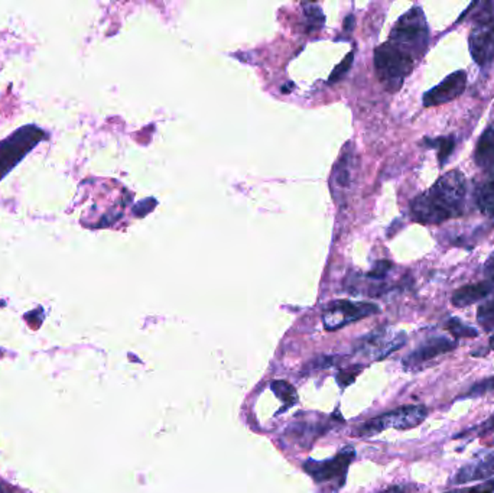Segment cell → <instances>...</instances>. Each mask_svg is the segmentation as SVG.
<instances>
[{
  "label": "cell",
  "instance_id": "6da1fadb",
  "mask_svg": "<svg viewBox=\"0 0 494 493\" xmlns=\"http://www.w3.org/2000/svg\"><path fill=\"white\" fill-rule=\"evenodd\" d=\"M466 194L464 175L458 171H450L412 202V217L422 224H438L458 217L464 212Z\"/></svg>",
  "mask_w": 494,
  "mask_h": 493
},
{
  "label": "cell",
  "instance_id": "7a4b0ae2",
  "mask_svg": "<svg viewBox=\"0 0 494 493\" xmlns=\"http://www.w3.org/2000/svg\"><path fill=\"white\" fill-rule=\"evenodd\" d=\"M389 42L399 46L414 60L422 58L429 42V28L421 8H412L393 26Z\"/></svg>",
  "mask_w": 494,
  "mask_h": 493
},
{
  "label": "cell",
  "instance_id": "3957f363",
  "mask_svg": "<svg viewBox=\"0 0 494 493\" xmlns=\"http://www.w3.org/2000/svg\"><path fill=\"white\" fill-rule=\"evenodd\" d=\"M416 60L391 42L382 43L374 51V67L380 81L390 91L402 87L405 78L412 73Z\"/></svg>",
  "mask_w": 494,
  "mask_h": 493
},
{
  "label": "cell",
  "instance_id": "277c9868",
  "mask_svg": "<svg viewBox=\"0 0 494 493\" xmlns=\"http://www.w3.org/2000/svg\"><path fill=\"white\" fill-rule=\"evenodd\" d=\"M428 417V410L424 405H404L401 408L369 420L359 428L360 437H372L384 430L394 428L399 431L418 427Z\"/></svg>",
  "mask_w": 494,
  "mask_h": 493
},
{
  "label": "cell",
  "instance_id": "5b68a950",
  "mask_svg": "<svg viewBox=\"0 0 494 493\" xmlns=\"http://www.w3.org/2000/svg\"><path fill=\"white\" fill-rule=\"evenodd\" d=\"M42 136L43 132L38 130L35 126H26L0 143V180L29 150H32Z\"/></svg>",
  "mask_w": 494,
  "mask_h": 493
},
{
  "label": "cell",
  "instance_id": "8992f818",
  "mask_svg": "<svg viewBox=\"0 0 494 493\" xmlns=\"http://www.w3.org/2000/svg\"><path fill=\"white\" fill-rule=\"evenodd\" d=\"M379 313V307L370 303H353V301H337L331 304L324 316V327L330 331L338 330L350 323L359 321L362 318H366L369 316H373Z\"/></svg>",
  "mask_w": 494,
  "mask_h": 493
},
{
  "label": "cell",
  "instance_id": "52a82bcc",
  "mask_svg": "<svg viewBox=\"0 0 494 493\" xmlns=\"http://www.w3.org/2000/svg\"><path fill=\"white\" fill-rule=\"evenodd\" d=\"M354 459V450L352 447L342 449L334 459L325 462L308 460L304 465V470L318 483L337 482L340 486L344 483L349 466Z\"/></svg>",
  "mask_w": 494,
  "mask_h": 493
},
{
  "label": "cell",
  "instance_id": "ba28073f",
  "mask_svg": "<svg viewBox=\"0 0 494 493\" xmlns=\"http://www.w3.org/2000/svg\"><path fill=\"white\" fill-rule=\"evenodd\" d=\"M406 341L405 333H390L387 330L369 334L359 348V352L373 360H382L391 352L401 349Z\"/></svg>",
  "mask_w": 494,
  "mask_h": 493
},
{
  "label": "cell",
  "instance_id": "9c48e42d",
  "mask_svg": "<svg viewBox=\"0 0 494 493\" xmlns=\"http://www.w3.org/2000/svg\"><path fill=\"white\" fill-rule=\"evenodd\" d=\"M457 348V341L451 340L448 337L443 336H438V337H432L428 338L426 341H424L422 344L412 351L405 359H404V366L409 370H414L419 366H422L424 363L431 362L432 359L446 355L453 352Z\"/></svg>",
  "mask_w": 494,
  "mask_h": 493
},
{
  "label": "cell",
  "instance_id": "30bf717a",
  "mask_svg": "<svg viewBox=\"0 0 494 493\" xmlns=\"http://www.w3.org/2000/svg\"><path fill=\"white\" fill-rule=\"evenodd\" d=\"M466 87H467V74L466 71L458 70L450 74L441 84H438L436 87L425 93L424 106L432 108V106H441L448 102H453L464 93Z\"/></svg>",
  "mask_w": 494,
  "mask_h": 493
},
{
  "label": "cell",
  "instance_id": "8fae6325",
  "mask_svg": "<svg viewBox=\"0 0 494 493\" xmlns=\"http://www.w3.org/2000/svg\"><path fill=\"white\" fill-rule=\"evenodd\" d=\"M470 53L481 67L494 61V21L474 28L470 35Z\"/></svg>",
  "mask_w": 494,
  "mask_h": 493
},
{
  "label": "cell",
  "instance_id": "7c38bea8",
  "mask_svg": "<svg viewBox=\"0 0 494 493\" xmlns=\"http://www.w3.org/2000/svg\"><path fill=\"white\" fill-rule=\"evenodd\" d=\"M494 289V281L493 279H484L477 284L466 285L458 288L453 295V304L456 307H468L477 301L484 300L485 297L493 292Z\"/></svg>",
  "mask_w": 494,
  "mask_h": 493
},
{
  "label": "cell",
  "instance_id": "4fadbf2b",
  "mask_svg": "<svg viewBox=\"0 0 494 493\" xmlns=\"http://www.w3.org/2000/svg\"><path fill=\"white\" fill-rule=\"evenodd\" d=\"M494 476V452L488 453L460 469L454 483H467L473 480H487Z\"/></svg>",
  "mask_w": 494,
  "mask_h": 493
},
{
  "label": "cell",
  "instance_id": "5bb4252c",
  "mask_svg": "<svg viewBox=\"0 0 494 493\" xmlns=\"http://www.w3.org/2000/svg\"><path fill=\"white\" fill-rule=\"evenodd\" d=\"M353 158L352 155L347 152L344 154L338 162L335 164L334 170H332V175L330 180V185H331V191L334 194V197L344 195L345 188H349L352 184V174H353Z\"/></svg>",
  "mask_w": 494,
  "mask_h": 493
},
{
  "label": "cell",
  "instance_id": "9a60e30c",
  "mask_svg": "<svg viewBox=\"0 0 494 493\" xmlns=\"http://www.w3.org/2000/svg\"><path fill=\"white\" fill-rule=\"evenodd\" d=\"M475 203L484 214L494 217V167L485 170L481 182L477 185Z\"/></svg>",
  "mask_w": 494,
  "mask_h": 493
},
{
  "label": "cell",
  "instance_id": "2e32d148",
  "mask_svg": "<svg viewBox=\"0 0 494 493\" xmlns=\"http://www.w3.org/2000/svg\"><path fill=\"white\" fill-rule=\"evenodd\" d=\"M474 161L484 171L494 167V128H488L481 135L475 147Z\"/></svg>",
  "mask_w": 494,
  "mask_h": 493
},
{
  "label": "cell",
  "instance_id": "e0dca14e",
  "mask_svg": "<svg viewBox=\"0 0 494 493\" xmlns=\"http://www.w3.org/2000/svg\"><path fill=\"white\" fill-rule=\"evenodd\" d=\"M477 321L485 331L494 330V295L478 307Z\"/></svg>",
  "mask_w": 494,
  "mask_h": 493
},
{
  "label": "cell",
  "instance_id": "ac0fdd59",
  "mask_svg": "<svg viewBox=\"0 0 494 493\" xmlns=\"http://www.w3.org/2000/svg\"><path fill=\"white\" fill-rule=\"evenodd\" d=\"M272 390L280 401L285 403V408L292 407L293 404H296V400H298L295 389L285 380H275L272 383Z\"/></svg>",
  "mask_w": 494,
  "mask_h": 493
},
{
  "label": "cell",
  "instance_id": "d6986e66",
  "mask_svg": "<svg viewBox=\"0 0 494 493\" xmlns=\"http://www.w3.org/2000/svg\"><path fill=\"white\" fill-rule=\"evenodd\" d=\"M429 145L436 146L438 147V160L441 162V165L446 164V161L448 160V157L451 155L454 146H456V140L454 136H447V137H436L433 140H426Z\"/></svg>",
  "mask_w": 494,
  "mask_h": 493
},
{
  "label": "cell",
  "instance_id": "ffe728a7",
  "mask_svg": "<svg viewBox=\"0 0 494 493\" xmlns=\"http://www.w3.org/2000/svg\"><path fill=\"white\" fill-rule=\"evenodd\" d=\"M447 328L456 338H470V337L478 336V331L474 327L467 326L466 323H463L461 320H458L456 317L450 318L447 321Z\"/></svg>",
  "mask_w": 494,
  "mask_h": 493
},
{
  "label": "cell",
  "instance_id": "44dd1931",
  "mask_svg": "<svg viewBox=\"0 0 494 493\" xmlns=\"http://www.w3.org/2000/svg\"><path fill=\"white\" fill-rule=\"evenodd\" d=\"M494 390V376L491 378H487V379H483L477 383H474L468 392H466L464 395H461L463 400H467V398H478V397H483L485 395V393Z\"/></svg>",
  "mask_w": 494,
  "mask_h": 493
},
{
  "label": "cell",
  "instance_id": "7402d4cb",
  "mask_svg": "<svg viewBox=\"0 0 494 493\" xmlns=\"http://www.w3.org/2000/svg\"><path fill=\"white\" fill-rule=\"evenodd\" d=\"M353 53H350L347 57H345V60L332 71V74H331V77H330V83H335L337 80H340L345 73H347L349 71V68H350V66L353 64Z\"/></svg>",
  "mask_w": 494,
  "mask_h": 493
},
{
  "label": "cell",
  "instance_id": "603a6c76",
  "mask_svg": "<svg viewBox=\"0 0 494 493\" xmlns=\"http://www.w3.org/2000/svg\"><path fill=\"white\" fill-rule=\"evenodd\" d=\"M304 9H305V15L311 19V24L315 26L317 24H318V26H321L322 25V22H324V16H322V14H321V9H320V6H317V5H312V4H308V5H305L304 6Z\"/></svg>",
  "mask_w": 494,
  "mask_h": 493
},
{
  "label": "cell",
  "instance_id": "cb8c5ba5",
  "mask_svg": "<svg viewBox=\"0 0 494 493\" xmlns=\"http://www.w3.org/2000/svg\"><path fill=\"white\" fill-rule=\"evenodd\" d=\"M155 206H157V200H155V199H146L144 202H140L139 204H136L135 209H133V212H135L136 216L143 217V216H146L147 213H151V212L155 209Z\"/></svg>",
  "mask_w": 494,
  "mask_h": 493
},
{
  "label": "cell",
  "instance_id": "d4e9b609",
  "mask_svg": "<svg viewBox=\"0 0 494 493\" xmlns=\"http://www.w3.org/2000/svg\"><path fill=\"white\" fill-rule=\"evenodd\" d=\"M390 268H391V264H390V262L382 261V262L376 264L374 269L369 274V276L373 278V279H382V278L386 276V274L390 271Z\"/></svg>",
  "mask_w": 494,
  "mask_h": 493
},
{
  "label": "cell",
  "instance_id": "484cf974",
  "mask_svg": "<svg viewBox=\"0 0 494 493\" xmlns=\"http://www.w3.org/2000/svg\"><path fill=\"white\" fill-rule=\"evenodd\" d=\"M463 493H494V479L483 482L468 490H463Z\"/></svg>",
  "mask_w": 494,
  "mask_h": 493
},
{
  "label": "cell",
  "instance_id": "4316f807",
  "mask_svg": "<svg viewBox=\"0 0 494 493\" xmlns=\"http://www.w3.org/2000/svg\"><path fill=\"white\" fill-rule=\"evenodd\" d=\"M493 431H494V415L490 417L488 420H485V421L481 424V427L478 428L477 434H478V435H484V434H490V432H493Z\"/></svg>",
  "mask_w": 494,
  "mask_h": 493
},
{
  "label": "cell",
  "instance_id": "83f0119b",
  "mask_svg": "<svg viewBox=\"0 0 494 493\" xmlns=\"http://www.w3.org/2000/svg\"><path fill=\"white\" fill-rule=\"evenodd\" d=\"M484 272L487 274V279H493L494 281V252L493 255L488 258V261L484 265Z\"/></svg>",
  "mask_w": 494,
  "mask_h": 493
},
{
  "label": "cell",
  "instance_id": "f1b7e54d",
  "mask_svg": "<svg viewBox=\"0 0 494 493\" xmlns=\"http://www.w3.org/2000/svg\"><path fill=\"white\" fill-rule=\"evenodd\" d=\"M490 349L494 351V334L490 337Z\"/></svg>",
  "mask_w": 494,
  "mask_h": 493
}]
</instances>
